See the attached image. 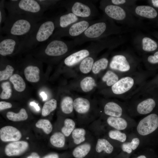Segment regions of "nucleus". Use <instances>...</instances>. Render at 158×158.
I'll use <instances>...</instances> for the list:
<instances>
[{
    "label": "nucleus",
    "mask_w": 158,
    "mask_h": 158,
    "mask_svg": "<svg viewBox=\"0 0 158 158\" xmlns=\"http://www.w3.org/2000/svg\"><path fill=\"white\" fill-rule=\"evenodd\" d=\"M109 61L105 58H101L94 63L92 71L95 74L98 73L101 71L105 69L107 67Z\"/></svg>",
    "instance_id": "473e14b6"
},
{
    "label": "nucleus",
    "mask_w": 158,
    "mask_h": 158,
    "mask_svg": "<svg viewBox=\"0 0 158 158\" xmlns=\"http://www.w3.org/2000/svg\"><path fill=\"white\" fill-rule=\"evenodd\" d=\"M86 132L83 128L75 129L72 133V136L74 143L78 145L84 141L85 140Z\"/></svg>",
    "instance_id": "c756f323"
},
{
    "label": "nucleus",
    "mask_w": 158,
    "mask_h": 158,
    "mask_svg": "<svg viewBox=\"0 0 158 158\" xmlns=\"http://www.w3.org/2000/svg\"><path fill=\"white\" fill-rule=\"evenodd\" d=\"M158 94L154 90L137 93L129 99V104H126L127 111L131 115H146L150 114L156 105Z\"/></svg>",
    "instance_id": "20e7f679"
},
{
    "label": "nucleus",
    "mask_w": 158,
    "mask_h": 158,
    "mask_svg": "<svg viewBox=\"0 0 158 158\" xmlns=\"http://www.w3.org/2000/svg\"><path fill=\"white\" fill-rule=\"evenodd\" d=\"M40 69L37 66L29 65L24 69V74L26 79L32 83H37L40 79Z\"/></svg>",
    "instance_id": "6ab92c4d"
},
{
    "label": "nucleus",
    "mask_w": 158,
    "mask_h": 158,
    "mask_svg": "<svg viewBox=\"0 0 158 158\" xmlns=\"http://www.w3.org/2000/svg\"><path fill=\"white\" fill-rule=\"evenodd\" d=\"M1 86L2 91L0 95V98L2 99H8L11 96L12 89L10 83L8 81L2 83Z\"/></svg>",
    "instance_id": "58836bf2"
},
{
    "label": "nucleus",
    "mask_w": 158,
    "mask_h": 158,
    "mask_svg": "<svg viewBox=\"0 0 158 158\" xmlns=\"http://www.w3.org/2000/svg\"><path fill=\"white\" fill-rule=\"evenodd\" d=\"M64 126L61 129L62 133L65 136H69L75 129V123L71 119H66L64 122Z\"/></svg>",
    "instance_id": "f704fd0d"
},
{
    "label": "nucleus",
    "mask_w": 158,
    "mask_h": 158,
    "mask_svg": "<svg viewBox=\"0 0 158 158\" xmlns=\"http://www.w3.org/2000/svg\"><path fill=\"white\" fill-rule=\"evenodd\" d=\"M14 68L13 66L8 64L6 66L5 68L0 71V81L8 79L13 75Z\"/></svg>",
    "instance_id": "ea45409f"
},
{
    "label": "nucleus",
    "mask_w": 158,
    "mask_h": 158,
    "mask_svg": "<svg viewBox=\"0 0 158 158\" xmlns=\"http://www.w3.org/2000/svg\"><path fill=\"white\" fill-rule=\"evenodd\" d=\"M62 111L66 114L71 113L73 109V101L72 98L69 96H66L63 98L61 103Z\"/></svg>",
    "instance_id": "c85d7f7f"
},
{
    "label": "nucleus",
    "mask_w": 158,
    "mask_h": 158,
    "mask_svg": "<svg viewBox=\"0 0 158 158\" xmlns=\"http://www.w3.org/2000/svg\"><path fill=\"white\" fill-rule=\"evenodd\" d=\"M63 6L78 17L88 18L94 14L95 11L93 6L90 4L80 1L74 2L72 5L65 2H63Z\"/></svg>",
    "instance_id": "9d476101"
},
{
    "label": "nucleus",
    "mask_w": 158,
    "mask_h": 158,
    "mask_svg": "<svg viewBox=\"0 0 158 158\" xmlns=\"http://www.w3.org/2000/svg\"><path fill=\"white\" fill-rule=\"evenodd\" d=\"M152 2L154 6L158 8V0H152Z\"/></svg>",
    "instance_id": "3c124183"
},
{
    "label": "nucleus",
    "mask_w": 158,
    "mask_h": 158,
    "mask_svg": "<svg viewBox=\"0 0 158 158\" xmlns=\"http://www.w3.org/2000/svg\"><path fill=\"white\" fill-rule=\"evenodd\" d=\"M158 127V115L150 114L141 119L138 124L136 130L138 134L142 137L148 135Z\"/></svg>",
    "instance_id": "6e6552de"
},
{
    "label": "nucleus",
    "mask_w": 158,
    "mask_h": 158,
    "mask_svg": "<svg viewBox=\"0 0 158 158\" xmlns=\"http://www.w3.org/2000/svg\"><path fill=\"white\" fill-rule=\"evenodd\" d=\"M90 103L87 99L78 97L73 101V107L75 110L78 113L84 114L87 113L90 108Z\"/></svg>",
    "instance_id": "aec40b11"
},
{
    "label": "nucleus",
    "mask_w": 158,
    "mask_h": 158,
    "mask_svg": "<svg viewBox=\"0 0 158 158\" xmlns=\"http://www.w3.org/2000/svg\"><path fill=\"white\" fill-rule=\"evenodd\" d=\"M134 158H147V157L144 155H140L138 157H137Z\"/></svg>",
    "instance_id": "603ef678"
},
{
    "label": "nucleus",
    "mask_w": 158,
    "mask_h": 158,
    "mask_svg": "<svg viewBox=\"0 0 158 158\" xmlns=\"http://www.w3.org/2000/svg\"><path fill=\"white\" fill-rule=\"evenodd\" d=\"M106 14L110 18L117 20H122L126 17L125 11L121 7L116 5H109L104 9Z\"/></svg>",
    "instance_id": "f3484780"
},
{
    "label": "nucleus",
    "mask_w": 158,
    "mask_h": 158,
    "mask_svg": "<svg viewBox=\"0 0 158 158\" xmlns=\"http://www.w3.org/2000/svg\"><path fill=\"white\" fill-rule=\"evenodd\" d=\"M140 143V139L138 137L133 138L130 142H125L121 145L123 151L128 154H130L133 150L137 149Z\"/></svg>",
    "instance_id": "a878e982"
},
{
    "label": "nucleus",
    "mask_w": 158,
    "mask_h": 158,
    "mask_svg": "<svg viewBox=\"0 0 158 158\" xmlns=\"http://www.w3.org/2000/svg\"><path fill=\"white\" fill-rule=\"evenodd\" d=\"M26 139H29V137H27V138H26Z\"/></svg>",
    "instance_id": "864d4df0"
},
{
    "label": "nucleus",
    "mask_w": 158,
    "mask_h": 158,
    "mask_svg": "<svg viewBox=\"0 0 158 158\" xmlns=\"http://www.w3.org/2000/svg\"><path fill=\"white\" fill-rule=\"evenodd\" d=\"M44 19L30 15L8 13L0 32L22 38L28 34L38 22Z\"/></svg>",
    "instance_id": "f257e3e1"
},
{
    "label": "nucleus",
    "mask_w": 158,
    "mask_h": 158,
    "mask_svg": "<svg viewBox=\"0 0 158 158\" xmlns=\"http://www.w3.org/2000/svg\"><path fill=\"white\" fill-rule=\"evenodd\" d=\"M46 44L41 45V53L50 57H59L63 55L68 51L69 43L59 38H51Z\"/></svg>",
    "instance_id": "423d86ee"
},
{
    "label": "nucleus",
    "mask_w": 158,
    "mask_h": 158,
    "mask_svg": "<svg viewBox=\"0 0 158 158\" xmlns=\"http://www.w3.org/2000/svg\"><path fill=\"white\" fill-rule=\"evenodd\" d=\"M91 146L88 143H85L76 147L73 150L72 154L75 158H83L89 153Z\"/></svg>",
    "instance_id": "b1692460"
},
{
    "label": "nucleus",
    "mask_w": 158,
    "mask_h": 158,
    "mask_svg": "<svg viewBox=\"0 0 158 158\" xmlns=\"http://www.w3.org/2000/svg\"><path fill=\"white\" fill-rule=\"evenodd\" d=\"M138 15L148 18H153L157 16V13L154 8L149 6H139L135 9Z\"/></svg>",
    "instance_id": "412c9836"
},
{
    "label": "nucleus",
    "mask_w": 158,
    "mask_h": 158,
    "mask_svg": "<svg viewBox=\"0 0 158 158\" xmlns=\"http://www.w3.org/2000/svg\"><path fill=\"white\" fill-rule=\"evenodd\" d=\"M112 3L114 5H117L123 4L126 2L125 0H112Z\"/></svg>",
    "instance_id": "a18cd8bd"
},
{
    "label": "nucleus",
    "mask_w": 158,
    "mask_h": 158,
    "mask_svg": "<svg viewBox=\"0 0 158 158\" xmlns=\"http://www.w3.org/2000/svg\"><path fill=\"white\" fill-rule=\"evenodd\" d=\"M57 106V101L55 99H52L46 102L42 109V115L44 116H48L56 109Z\"/></svg>",
    "instance_id": "2f4dec72"
},
{
    "label": "nucleus",
    "mask_w": 158,
    "mask_h": 158,
    "mask_svg": "<svg viewBox=\"0 0 158 158\" xmlns=\"http://www.w3.org/2000/svg\"><path fill=\"white\" fill-rule=\"evenodd\" d=\"M5 0H1L0 1V26L5 21L7 16L5 10Z\"/></svg>",
    "instance_id": "a19ab883"
},
{
    "label": "nucleus",
    "mask_w": 158,
    "mask_h": 158,
    "mask_svg": "<svg viewBox=\"0 0 158 158\" xmlns=\"http://www.w3.org/2000/svg\"><path fill=\"white\" fill-rule=\"evenodd\" d=\"M43 158H59V156L57 154L52 153L46 155Z\"/></svg>",
    "instance_id": "49530a36"
},
{
    "label": "nucleus",
    "mask_w": 158,
    "mask_h": 158,
    "mask_svg": "<svg viewBox=\"0 0 158 158\" xmlns=\"http://www.w3.org/2000/svg\"><path fill=\"white\" fill-rule=\"evenodd\" d=\"M28 145V142L24 141L13 142L6 146L5 153L9 156L19 155L27 150Z\"/></svg>",
    "instance_id": "ddd939ff"
},
{
    "label": "nucleus",
    "mask_w": 158,
    "mask_h": 158,
    "mask_svg": "<svg viewBox=\"0 0 158 158\" xmlns=\"http://www.w3.org/2000/svg\"><path fill=\"white\" fill-rule=\"evenodd\" d=\"M95 149L98 153L104 151L106 153L110 154L113 152L114 148L107 140L104 138H99L97 140Z\"/></svg>",
    "instance_id": "4be33fe9"
},
{
    "label": "nucleus",
    "mask_w": 158,
    "mask_h": 158,
    "mask_svg": "<svg viewBox=\"0 0 158 158\" xmlns=\"http://www.w3.org/2000/svg\"><path fill=\"white\" fill-rule=\"evenodd\" d=\"M147 62L150 64H155L158 63V51L155 52L153 55L149 56L147 59Z\"/></svg>",
    "instance_id": "37998d69"
},
{
    "label": "nucleus",
    "mask_w": 158,
    "mask_h": 158,
    "mask_svg": "<svg viewBox=\"0 0 158 158\" xmlns=\"http://www.w3.org/2000/svg\"><path fill=\"white\" fill-rule=\"evenodd\" d=\"M109 67L122 77L136 71L132 66L126 57L123 55L114 56L110 62Z\"/></svg>",
    "instance_id": "1a4fd4ad"
},
{
    "label": "nucleus",
    "mask_w": 158,
    "mask_h": 158,
    "mask_svg": "<svg viewBox=\"0 0 158 158\" xmlns=\"http://www.w3.org/2000/svg\"><path fill=\"white\" fill-rule=\"evenodd\" d=\"M125 115L120 117L109 116L107 122L108 124L115 129L123 130L126 129L128 126V123Z\"/></svg>",
    "instance_id": "a211bd4d"
},
{
    "label": "nucleus",
    "mask_w": 158,
    "mask_h": 158,
    "mask_svg": "<svg viewBox=\"0 0 158 158\" xmlns=\"http://www.w3.org/2000/svg\"><path fill=\"white\" fill-rule=\"evenodd\" d=\"M5 6L8 13L28 14L42 18L46 11L37 0L5 1Z\"/></svg>",
    "instance_id": "39448f33"
},
{
    "label": "nucleus",
    "mask_w": 158,
    "mask_h": 158,
    "mask_svg": "<svg viewBox=\"0 0 158 158\" xmlns=\"http://www.w3.org/2000/svg\"><path fill=\"white\" fill-rule=\"evenodd\" d=\"M6 116L9 120L13 121L25 120L28 117V114L24 108L21 109L19 112L17 113L12 111L8 112Z\"/></svg>",
    "instance_id": "cd10ccee"
},
{
    "label": "nucleus",
    "mask_w": 158,
    "mask_h": 158,
    "mask_svg": "<svg viewBox=\"0 0 158 158\" xmlns=\"http://www.w3.org/2000/svg\"><path fill=\"white\" fill-rule=\"evenodd\" d=\"M20 38L12 35L3 36L0 35V54L6 56L13 54L18 49L20 43Z\"/></svg>",
    "instance_id": "9b49d317"
},
{
    "label": "nucleus",
    "mask_w": 158,
    "mask_h": 158,
    "mask_svg": "<svg viewBox=\"0 0 158 158\" xmlns=\"http://www.w3.org/2000/svg\"><path fill=\"white\" fill-rule=\"evenodd\" d=\"M149 75L147 71H136L123 76L111 87V92L121 99H129L147 82Z\"/></svg>",
    "instance_id": "f03ea898"
},
{
    "label": "nucleus",
    "mask_w": 158,
    "mask_h": 158,
    "mask_svg": "<svg viewBox=\"0 0 158 158\" xmlns=\"http://www.w3.org/2000/svg\"><path fill=\"white\" fill-rule=\"evenodd\" d=\"M37 1L46 10L54 5L58 1L56 0H37Z\"/></svg>",
    "instance_id": "79ce46f5"
},
{
    "label": "nucleus",
    "mask_w": 158,
    "mask_h": 158,
    "mask_svg": "<svg viewBox=\"0 0 158 158\" xmlns=\"http://www.w3.org/2000/svg\"><path fill=\"white\" fill-rule=\"evenodd\" d=\"M56 28L54 18L41 21L28 34L20 38L18 51L31 49L48 41Z\"/></svg>",
    "instance_id": "7ed1b4c3"
},
{
    "label": "nucleus",
    "mask_w": 158,
    "mask_h": 158,
    "mask_svg": "<svg viewBox=\"0 0 158 158\" xmlns=\"http://www.w3.org/2000/svg\"><path fill=\"white\" fill-rule=\"evenodd\" d=\"M10 81L13 84L15 90L21 92L24 91L26 88V84L23 78L17 74H13L9 78Z\"/></svg>",
    "instance_id": "393cba45"
},
{
    "label": "nucleus",
    "mask_w": 158,
    "mask_h": 158,
    "mask_svg": "<svg viewBox=\"0 0 158 158\" xmlns=\"http://www.w3.org/2000/svg\"><path fill=\"white\" fill-rule=\"evenodd\" d=\"M108 135L111 139L122 143L126 142L127 140L126 135L119 130L116 129L110 130L108 132Z\"/></svg>",
    "instance_id": "e433bc0d"
},
{
    "label": "nucleus",
    "mask_w": 158,
    "mask_h": 158,
    "mask_svg": "<svg viewBox=\"0 0 158 158\" xmlns=\"http://www.w3.org/2000/svg\"><path fill=\"white\" fill-rule=\"evenodd\" d=\"M36 126L42 129L47 134H50L52 130V126L50 121L47 119H40L35 124Z\"/></svg>",
    "instance_id": "4c0bfd02"
},
{
    "label": "nucleus",
    "mask_w": 158,
    "mask_h": 158,
    "mask_svg": "<svg viewBox=\"0 0 158 158\" xmlns=\"http://www.w3.org/2000/svg\"><path fill=\"white\" fill-rule=\"evenodd\" d=\"M94 62V59L92 57H87L84 59L80 65L79 68L80 71L84 74L89 73L92 70Z\"/></svg>",
    "instance_id": "72a5a7b5"
},
{
    "label": "nucleus",
    "mask_w": 158,
    "mask_h": 158,
    "mask_svg": "<svg viewBox=\"0 0 158 158\" xmlns=\"http://www.w3.org/2000/svg\"><path fill=\"white\" fill-rule=\"evenodd\" d=\"M12 107V104L10 102L5 101L0 102V111L5 109L11 108Z\"/></svg>",
    "instance_id": "c03bdc74"
},
{
    "label": "nucleus",
    "mask_w": 158,
    "mask_h": 158,
    "mask_svg": "<svg viewBox=\"0 0 158 158\" xmlns=\"http://www.w3.org/2000/svg\"><path fill=\"white\" fill-rule=\"evenodd\" d=\"M143 50L146 52H151L155 50L157 48V42L152 39L145 37L142 40Z\"/></svg>",
    "instance_id": "c9c22d12"
},
{
    "label": "nucleus",
    "mask_w": 158,
    "mask_h": 158,
    "mask_svg": "<svg viewBox=\"0 0 158 158\" xmlns=\"http://www.w3.org/2000/svg\"><path fill=\"white\" fill-rule=\"evenodd\" d=\"M92 23L84 20L78 21L65 28L57 29L53 34L51 38H60L64 36L78 37L87 29Z\"/></svg>",
    "instance_id": "0eeeda50"
},
{
    "label": "nucleus",
    "mask_w": 158,
    "mask_h": 158,
    "mask_svg": "<svg viewBox=\"0 0 158 158\" xmlns=\"http://www.w3.org/2000/svg\"><path fill=\"white\" fill-rule=\"evenodd\" d=\"M122 77L111 70H108L102 77V80L108 87H111Z\"/></svg>",
    "instance_id": "5701e85b"
},
{
    "label": "nucleus",
    "mask_w": 158,
    "mask_h": 158,
    "mask_svg": "<svg viewBox=\"0 0 158 158\" xmlns=\"http://www.w3.org/2000/svg\"><path fill=\"white\" fill-rule=\"evenodd\" d=\"M30 105L34 107L37 111H39L40 110V107L38 105V104L35 102H32L30 103Z\"/></svg>",
    "instance_id": "de8ad7c7"
},
{
    "label": "nucleus",
    "mask_w": 158,
    "mask_h": 158,
    "mask_svg": "<svg viewBox=\"0 0 158 158\" xmlns=\"http://www.w3.org/2000/svg\"><path fill=\"white\" fill-rule=\"evenodd\" d=\"M104 111L105 114L109 116L121 117L126 115V105L122 103L109 102L105 105Z\"/></svg>",
    "instance_id": "f8f14e48"
},
{
    "label": "nucleus",
    "mask_w": 158,
    "mask_h": 158,
    "mask_svg": "<svg viewBox=\"0 0 158 158\" xmlns=\"http://www.w3.org/2000/svg\"><path fill=\"white\" fill-rule=\"evenodd\" d=\"M40 95L42 97L43 101H45L47 99V96L44 92H41L40 94Z\"/></svg>",
    "instance_id": "8fccbe9b"
},
{
    "label": "nucleus",
    "mask_w": 158,
    "mask_h": 158,
    "mask_svg": "<svg viewBox=\"0 0 158 158\" xmlns=\"http://www.w3.org/2000/svg\"><path fill=\"white\" fill-rule=\"evenodd\" d=\"M27 158H40V156L37 153L33 152Z\"/></svg>",
    "instance_id": "09e8293b"
},
{
    "label": "nucleus",
    "mask_w": 158,
    "mask_h": 158,
    "mask_svg": "<svg viewBox=\"0 0 158 158\" xmlns=\"http://www.w3.org/2000/svg\"><path fill=\"white\" fill-rule=\"evenodd\" d=\"M78 17L71 12L62 14L54 18L56 28L57 29L65 28L78 22Z\"/></svg>",
    "instance_id": "2eb2a0df"
},
{
    "label": "nucleus",
    "mask_w": 158,
    "mask_h": 158,
    "mask_svg": "<svg viewBox=\"0 0 158 158\" xmlns=\"http://www.w3.org/2000/svg\"><path fill=\"white\" fill-rule=\"evenodd\" d=\"M80 86L82 90L85 92H88L93 89L95 85L94 79L90 76L83 78L80 82Z\"/></svg>",
    "instance_id": "7c9ffc66"
},
{
    "label": "nucleus",
    "mask_w": 158,
    "mask_h": 158,
    "mask_svg": "<svg viewBox=\"0 0 158 158\" xmlns=\"http://www.w3.org/2000/svg\"><path fill=\"white\" fill-rule=\"evenodd\" d=\"M22 135L17 128L11 126H4L0 130V138L4 142L16 141L21 138Z\"/></svg>",
    "instance_id": "4468645a"
},
{
    "label": "nucleus",
    "mask_w": 158,
    "mask_h": 158,
    "mask_svg": "<svg viewBox=\"0 0 158 158\" xmlns=\"http://www.w3.org/2000/svg\"><path fill=\"white\" fill-rule=\"evenodd\" d=\"M64 135L61 132H56L54 133L50 138L51 144L58 148H62L65 144V137Z\"/></svg>",
    "instance_id": "bb28decb"
},
{
    "label": "nucleus",
    "mask_w": 158,
    "mask_h": 158,
    "mask_svg": "<svg viewBox=\"0 0 158 158\" xmlns=\"http://www.w3.org/2000/svg\"><path fill=\"white\" fill-rule=\"evenodd\" d=\"M89 54L90 52L87 49L80 50L66 58L64 60V63L68 66H73L87 57Z\"/></svg>",
    "instance_id": "dca6fc26"
}]
</instances>
